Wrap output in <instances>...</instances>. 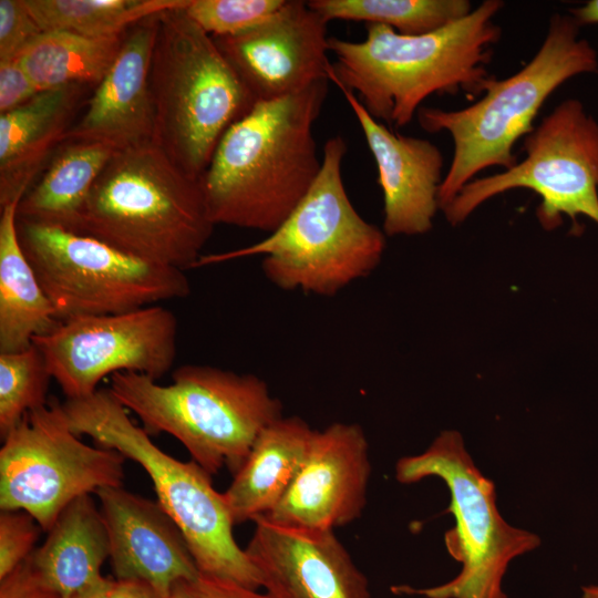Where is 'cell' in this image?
<instances>
[{"label":"cell","mask_w":598,"mask_h":598,"mask_svg":"<svg viewBox=\"0 0 598 598\" xmlns=\"http://www.w3.org/2000/svg\"><path fill=\"white\" fill-rule=\"evenodd\" d=\"M245 548L270 598H371L369 581L332 529L252 519Z\"/></svg>","instance_id":"cell-16"},{"label":"cell","mask_w":598,"mask_h":598,"mask_svg":"<svg viewBox=\"0 0 598 598\" xmlns=\"http://www.w3.org/2000/svg\"><path fill=\"white\" fill-rule=\"evenodd\" d=\"M570 12L579 25L598 24V0L587 1L582 6L571 9Z\"/></svg>","instance_id":"cell-36"},{"label":"cell","mask_w":598,"mask_h":598,"mask_svg":"<svg viewBox=\"0 0 598 598\" xmlns=\"http://www.w3.org/2000/svg\"><path fill=\"white\" fill-rule=\"evenodd\" d=\"M109 389L148 435L174 436L210 475L224 466L236 474L259 433L282 416L280 401L262 379L210 365L178 367L165 385L118 372Z\"/></svg>","instance_id":"cell-4"},{"label":"cell","mask_w":598,"mask_h":598,"mask_svg":"<svg viewBox=\"0 0 598 598\" xmlns=\"http://www.w3.org/2000/svg\"><path fill=\"white\" fill-rule=\"evenodd\" d=\"M40 33L24 0H0V61L17 58Z\"/></svg>","instance_id":"cell-31"},{"label":"cell","mask_w":598,"mask_h":598,"mask_svg":"<svg viewBox=\"0 0 598 598\" xmlns=\"http://www.w3.org/2000/svg\"><path fill=\"white\" fill-rule=\"evenodd\" d=\"M308 4L327 22L349 20L384 24L403 35L433 32L473 10L467 0H311Z\"/></svg>","instance_id":"cell-27"},{"label":"cell","mask_w":598,"mask_h":598,"mask_svg":"<svg viewBox=\"0 0 598 598\" xmlns=\"http://www.w3.org/2000/svg\"><path fill=\"white\" fill-rule=\"evenodd\" d=\"M32 343L66 399H80L118 372L141 373L156 381L166 374L176 358L177 319L159 305L76 317L59 321Z\"/></svg>","instance_id":"cell-13"},{"label":"cell","mask_w":598,"mask_h":598,"mask_svg":"<svg viewBox=\"0 0 598 598\" xmlns=\"http://www.w3.org/2000/svg\"><path fill=\"white\" fill-rule=\"evenodd\" d=\"M106 598H163L151 585L133 579H112Z\"/></svg>","instance_id":"cell-35"},{"label":"cell","mask_w":598,"mask_h":598,"mask_svg":"<svg viewBox=\"0 0 598 598\" xmlns=\"http://www.w3.org/2000/svg\"><path fill=\"white\" fill-rule=\"evenodd\" d=\"M110 555L107 529L91 494L72 501L58 516L43 544L30 555L42 580L60 598L102 582Z\"/></svg>","instance_id":"cell-22"},{"label":"cell","mask_w":598,"mask_h":598,"mask_svg":"<svg viewBox=\"0 0 598 598\" xmlns=\"http://www.w3.org/2000/svg\"><path fill=\"white\" fill-rule=\"evenodd\" d=\"M353 112L378 168L383 194V233L429 231L439 206L444 157L427 140L394 133L372 117L354 93L339 87Z\"/></svg>","instance_id":"cell-18"},{"label":"cell","mask_w":598,"mask_h":598,"mask_svg":"<svg viewBox=\"0 0 598 598\" xmlns=\"http://www.w3.org/2000/svg\"><path fill=\"white\" fill-rule=\"evenodd\" d=\"M0 598H60L35 571L30 556L0 580Z\"/></svg>","instance_id":"cell-34"},{"label":"cell","mask_w":598,"mask_h":598,"mask_svg":"<svg viewBox=\"0 0 598 598\" xmlns=\"http://www.w3.org/2000/svg\"><path fill=\"white\" fill-rule=\"evenodd\" d=\"M431 476L444 481L450 491L448 512L455 525L445 533L444 543L461 563V571L434 587L398 585L391 590L425 598H507L502 584L509 563L536 549L539 536L502 517L494 482L475 465L457 431L441 432L423 453L401 457L395 464V478L402 484Z\"/></svg>","instance_id":"cell-9"},{"label":"cell","mask_w":598,"mask_h":598,"mask_svg":"<svg viewBox=\"0 0 598 598\" xmlns=\"http://www.w3.org/2000/svg\"><path fill=\"white\" fill-rule=\"evenodd\" d=\"M186 2L158 16L150 75L153 142L199 181L225 132L257 101L214 38L184 11Z\"/></svg>","instance_id":"cell-7"},{"label":"cell","mask_w":598,"mask_h":598,"mask_svg":"<svg viewBox=\"0 0 598 598\" xmlns=\"http://www.w3.org/2000/svg\"><path fill=\"white\" fill-rule=\"evenodd\" d=\"M159 14L137 22L125 32L118 54L64 142H96L116 151L153 142L150 75Z\"/></svg>","instance_id":"cell-19"},{"label":"cell","mask_w":598,"mask_h":598,"mask_svg":"<svg viewBox=\"0 0 598 598\" xmlns=\"http://www.w3.org/2000/svg\"><path fill=\"white\" fill-rule=\"evenodd\" d=\"M2 441L0 508L29 513L44 532L75 498L123 485L126 457L82 442L56 400L28 412Z\"/></svg>","instance_id":"cell-12"},{"label":"cell","mask_w":598,"mask_h":598,"mask_svg":"<svg viewBox=\"0 0 598 598\" xmlns=\"http://www.w3.org/2000/svg\"><path fill=\"white\" fill-rule=\"evenodd\" d=\"M579 28L571 14L555 13L533 59L504 80L493 76L477 102L454 111L419 109L422 130L446 131L453 138V158L439 188L441 209L477 173L517 164L515 144L534 130L533 122L547 97L567 80L598 70L597 52L579 37Z\"/></svg>","instance_id":"cell-6"},{"label":"cell","mask_w":598,"mask_h":598,"mask_svg":"<svg viewBox=\"0 0 598 598\" xmlns=\"http://www.w3.org/2000/svg\"><path fill=\"white\" fill-rule=\"evenodd\" d=\"M1 207L0 216V353L28 348L32 339L59 320L27 258L18 233V205Z\"/></svg>","instance_id":"cell-23"},{"label":"cell","mask_w":598,"mask_h":598,"mask_svg":"<svg viewBox=\"0 0 598 598\" xmlns=\"http://www.w3.org/2000/svg\"><path fill=\"white\" fill-rule=\"evenodd\" d=\"M116 150L86 141L64 142L18 205V220L75 230L93 185Z\"/></svg>","instance_id":"cell-24"},{"label":"cell","mask_w":598,"mask_h":598,"mask_svg":"<svg viewBox=\"0 0 598 598\" xmlns=\"http://www.w3.org/2000/svg\"><path fill=\"white\" fill-rule=\"evenodd\" d=\"M370 475L369 444L362 427L332 423L315 431L295 481L265 516L286 526L333 530L361 516Z\"/></svg>","instance_id":"cell-15"},{"label":"cell","mask_w":598,"mask_h":598,"mask_svg":"<svg viewBox=\"0 0 598 598\" xmlns=\"http://www.w3.org/2000/svg\"><path fill=\"white\" fill-rule=\"evenodd\" d=\"M503 7V1L485 0L464 18L421 35L370 23L362 41L329 37L336 61L327 78L354 93L379 122L404 126L430 95L483 93L494 76L486 65L502 34L494 17Z\"/></svg>","instance_id":"cell-1"},{"label":"cell","mask_w":598,"mask_h":598,"mask_svg":"<svg viewBox=\"0 0 598 598\" xmlns=\"http://www.w3.org/2000/svg\"><path fill=\"white\" fill-rule=\"evenodd\" d=\"M39 92L18 58L0 61V114L27 103Z\"/></svg>","instance_id":"cell-33"},{"label":"cell","mask_w":598,"mask_h":598,"mask_svg":"<svg viewBox=\"0 0 598 598\" xmlns=\"http://www.w3.org/2000/svg\"><path fill=\"white\" fill-rule=\"evenodd\" d=\"M52 375L35 344L0 353V435L13 430L23 416L45 405Z\"/></svg>","instance_id":"cell-28"},{"label":"cell","mask_w":598,"mask_h":598,"mask_svg":"<svg viewBox=\"0 0 598 598\" xmlns=\"http://www.w3.org/2000/svg\"><path fill=\"white\" fill-rule=\"evenodd\" d=\"M316 430L299 416L279 417L255 440L223 493L235 524L271 512L299 473Z\"/></svg>","instance_id":"cell-21"},{"label":"cell","mask_w":598,"mask_h":598,"mask_svg":"<svg viewBox=\"0 0 598 598\" xmlns=\"http://www.w3.org/2000/svg\"><path fill=\"white\" fill-rule=\"evenodd\" d=\"M185 0H24L42 32L90 38L125 33L137 22L183 6Z\"/></svg>","instance_id":"cell-26"},{"label":"cell","mask_w":598,"mask_h":598,"mask_svg":"<svg viewBox=\"0 0 598 598\" xmlns=\"http://www.w3.org/2000/svg\"><path fill=\"white\" fill-rule=\"evenodd\" d=\"M582 598H598V586L589 585L582 587Z\"/></svg>","instance_id":"cell-38"},{"label":"cell","mask_w":598,"mask_h":598,"mask_svg":"<svg viewBox=\"0 0 598 598\" xmlns=\"http://www.w3.org/2000/svg\"><path fill=\"white\" fill-rule=\"evenodd\" d=\"M95 494L115 579L147 582L167 598L175 582L200 574L183 533L157 501L123 486L103 487Z\"/></svg>","instance_id":"cell-17"},{"label":"cell","mask_w":598,"mask_h":598,"mask_svg":"<svg viewBox=\"0 0 598 598\" xmlns=\"http://www.w3.org/2000/svg\"><path fill=\"white\" fill-rule=\"evenodd\" d=\"M524 159L503 173L467 183L443 210L452 225L489 198L515 188L540 197L537 218L551 230L567 215L575 227L584 215L598 224V122L582 103L558 104L524 137Z\"/></svg>","instance_id":"cell-11"},{"label":"cell","mask_w":598,"mask_h":598,"mask_svg":"<svg viewBox=\"0 0 598 598\" xmlns=\"http://www.w3.org/2000/svg\"><path fill=\"white\" fill-rule=\"evenodd\" d=\"M286 0H187L184 11L212 37H231L270 19Z\"/></svg>","instance_id":"cell-29"},{"label":"cell","mask_w":598,"mask_h":598,"mask_svg":"<svg viewBox=\"0 0 598 598\" xmlns=\"http://www.w3.org/2000/svg\"><path fill=\"white\" fill-rule=\"evenodd\" d=\"M111 581V578L105 577L99 585L66 598H106Z\"/></svg>","instance_id":"cell-37"},{"label":"cell","mask_w":598,"mask_h":598,"mask_svg":"<svg viewBox=\"0 0 598 598\" xmlns=\"http://www.w3.org/2000/svg\"><path fill=\"white\" fill-rule=\"evenodd\" d=\"M327 25L308 1L286 0L262 24L213 38L256 101H271L328 80Z\"/></svg>","instance_id":"cell-14"},{"label":"cell","mask_w":598,"mask_h":598,"mask_svg":"<svg viewBox=\"0 0 598 598\" xmlns=\"http://www.w3.org/2000/svg\"><path fill=\"white\" fill-rule=\"evenodd\" d=\"M347 143L327 140L320 172L291 214L262 240L202 255L194 268L262 256L265 277L282 290L334 296L380 264L385 234L352 205L342 178Z\"/></svg>","instance_id":"cell-5"},{"label":"cell","mask_w":598,"mask_h":598,"mask_svg":"<svg viewBox=\"0 0 598 598\" xmlns=\"http://www.w3.org/2000/svg\"><path fill=\"white\" fill-rule=\"evenodd\" d=\"M61 406L78 436L86 435L144 468L157 502L179 527L200 574L249 589L261 587L258 570L233 535L234 519L210 474L195 461L182 462L155 445L109 388L66 399Z\"/></svg>","instance_id":"cell-8"},{"label":"cell","mask_w":598,"mask_h":598,"mask_svg":"<svg viewBox=\"0 0 598 598\" xmlns=\"http://www.w3.org/2000/svg\"><path fill=\"white\" fill-rule=\"evenodd\" d=\"M124 35L42 32L17 58L40 92L70 85L95 87L118 54Z\"/></svg>","instance_id":"cell-25"},{"label":"cell","mask_w":598,"mask_h":598,"mask_svg":"<svg viewBox=\"0 0 598 598\" xmlns=\"http://www.w3.org/2000/svg\"><path fill=\"white\" fill-rule=\"evenodd\" d=\"M167 598H270L233 581L199 574L192 579H182L172 587Z\"/></svg>","instance_id":"cell-32"},{"label":"cell","mask_w":598,"mask_h":598,"mask_svg":"<svg viewBox=\"0 0 598 598\" xmlns=\"http://www.w3.org/2000/svg\"><path fill=\"white\" fill-rule=\"evenodd\" d=\"M42 528L24 511H1L0 580L14 570L34 550Z\"/></svg>","instance_id":"cell-30"},{"label":"cell","mask_w":598,"mask_h":598,"mask_svg":"<svg viewBox=\"0 0 598 598\" xmlns=\"http://www.w3.org/2000/svg\"><path fill=\"white\" fill-rule=\"evenodd\" d=\"M21 247L59 321L120 313L185 298L183 270L127 255L89 235L18 220Z\"/></svg>","instance_id":"cell-10"},{"label":"cell","mask_w":598,"mask_h":598,"mask_svg":"<svg viewBox=\"0 0 598 598\" xmlns=\"http://www.w3.org/2000/svg\"><path fill=\"white\" fill-rule=\"evenodd\" d=\"M328 82L257 101L225 132L200 178L215 225L270 234L297 207L321 168L312 127Z\"/></svg>","instance_id":"cell-2"},{"label":"cell","mask_w":598,"mask_h":598,"mask_svg":"<svg viewBox=\"0 0 598 598\" xmlns=\"http://www.w3.org/2000/svg\"><path fill=\"white\" fill-rule=\"evenodd\" d=\"M200 179L154 143L116 151L100 174L74 231L142 260L193 269L213 234Z\"/></svg>","instance_id":"cell-3"},{"label":"cell","mask_w":598,"mask_h":598,"mask_svg":"<svg viewBox=\"0 0 598 598\" xmlns=\"http://www.w3.org/2000/svg\"><path fill=\"white\" fill-rule=\"evenodd\" d=\"M87 86L39 92L0 114V205L21 200L43 165L64 143Z\"/></svg>","instance_id":"cell-20"}]
</instances>
